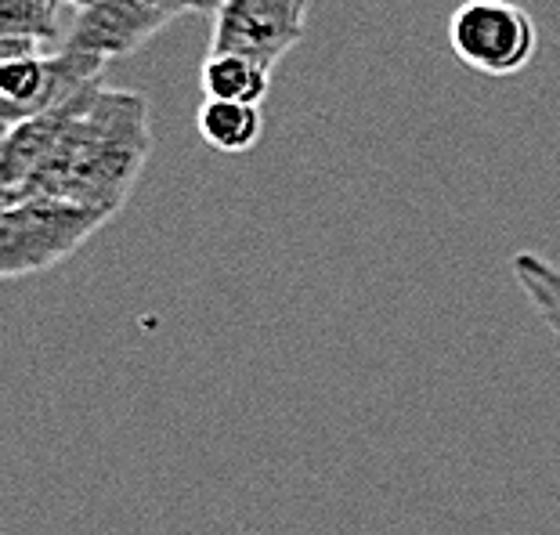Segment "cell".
<instances>
[{"instance_id":"cell-1","label":"cell","mask_w":560,"mask_h":535,"mask_svg":"<svg viewBox=\"0 0 560 535\" xmlns=\"http://www.w3.org/2000/svg\"><path fill=\"white\" fill-rule=\"evenodd\" d=\"M152 152L149 130V102L138 91H113L98 83L91 102L69 124L66 138L58 141L37 174L22 185V199H58L98 210L105 218H116L124 210L127 196L135 193L141 171ZM4 203V207H11Z\"/></svg>"},{"instance_id":"cell-2","label":"cell","mask_w":560,"mask_h":535,"mask_svg":"<svg viewBox=\"0 0 560 535\" xmlns=\"http://www.w3.org/2000/svg\"><path fill=\"white\" fill-rule=\"evenodd\" d=\"M113 218L98 210L58 203V199H22L0 210V276H37L91 240Z\"/></svg>"},{"instance_id":"cell-3","label":"cell","mask_w":560,"mask_h":535,"mask_svg":"<svg viewBox=\"0 0 560 535\" xmlns=\"http://www.w3.org/2000/svg\"><path fill=\"white\" fill-rule=\"evenodd\" d=\"M448 44L474 73L514 77L535 58L539 30L514 0H463L448 19Z\"/></svg>"},{"instance_id":"cell-4","label":"cell","mask_w":560,"mask_h":535,"mask_svg":"<svg viewBox=\"0 0 560 535\" xmlns=\"http://www.w3.org/2000/svg\"><path fill=\"white\" fill-rule=\"evenodd\" d=\"M105 77L102 58L83 51H58L19 58V62H0V124L4 130L58 109L73 102L80 91Z\"/></svg>"},{"instance_id":"cell-5","label":"cell","mask_w":560,"mask_h":535,"mask_svg":"<svg viewBox=\"0 0 560 535\" xmlns=\"http://www.w3.org/2000/svg\"><path fill=\"white\" fill-rule=\"evenodd\" d=\"M307 0H221L213 11L210 55H243L276 73L304 40Z\"/></svg>"},{"instance_id":"cell-6","label":"cell","mask_w":560,"mask_h":535,"mask_svg":"<svg viewBox=\"0 0 560 535\" xmlns=\"http://www.w3.org/2000/svg\"><path fill=\"white\" fill-rule=\"evenodd\" d=\"M188 11H199V0H98L94 8L80 11L66 47L102 58L109 66L113 58L138 51L141 44Z\"/></svg>"},{"instance_id":"cell-7","label":"cell","mask_w":560,"mask_h":535,"mask_svg":"<svg viewBox=\"0 0 560 535\" xmlns=\"http://www.w3.org/2000/svg\"><path fill=\"white\" fill-rule=\"evenodd\" d=\"M77 19L69 0H0V62L66 51Z\"/></svg>"},{"instance_id":"cell-8","label":"cell","mask_w":560,"mask_h":535,"mask_svg":"<svg viewBox=\"0 0 560 535\" xmlns=\"http://www.w3.org/2000/svg\"><path fill=\"white\" fill-rule=\"evenodd\" d=\"M196 130L210 149L224 152V156H243V152L257 149V141L265 138V109L243 102L202 98L196 113Z\"/></svg>"},{"instance_id":"cell-9","label":"cell","mask_w":560,"mask_h":535,"mask_svg":"<svg viewBox=\"0 0 560 535\" xmlns=\"http://www.w3.org/2000/svg\"><path fill=\"white\" fill-rule=\"evenodd\" d=\"M271 69L243 55H207L199 66V91L213 102H243L260 105L268 98Z\"/></svg>"},{"instance_id":"cell-10","label":"cell","mask_w":560,"mask_h":535,"mask_svg":"<svg viewBox=\"0 0 560 535\" xmlns=\"http://www.w3.org/2000/svg\"><path fill=\"white\" fill-rule=\"evenodd\" d=\"M510 276H514L521 293L528 296V304L546 323V329L560 340V268L524 249V254L510 257Z\"/></svg>"},{"instance_id":"cell-11","label":"cell","mask_w":560,"mask_h":535,"mask_svg":"<svg viewBox=\"0 0 560 535\" xmlns=\"http://www.w3.org/2000/svg\"><path fill=\"white\" fill-rule=\"evenodd\" d=\"M69 4L83 11V8H94V4H98V0H69Z\"/></svg>"}]
</instances>
